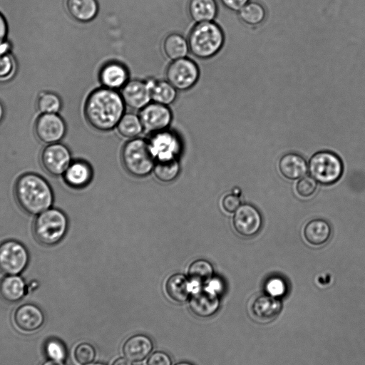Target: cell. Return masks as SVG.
<instances>
[{"label": "cell", "mask_w": 365, "mask_h": 365, "mask_svg": "<svg viewBox=\"0 0 365 365\" xmlns=\"http://www.w3.org/2000/svg\"><path fill=\"white\" fill-rule=\"evenodd\" d=\"M125 107L119 91L101 86L92 91L87 96L83 113L91 127L106 132L116 128L125 113Z\"/></svg>", "instance_id": "1"}, {"label": "cell", "mask_w": 365, "mask_h": 365, "mask_svg": "<svg viewBox=\"0 0 365 365\" xmlns=\"http://www.w3.org/2000/svg\"><path fill=\"white\" fill-rule=\"evenodd\" d=\"M15 200L26 214L36 216L53 205L54 195L51 185L34 173L21 175L14 187Z\"/></svg>", "instance_id": "2"}, {"label": "cell", "mask_w": 365, "mask_h": 365, "mask_svg": "<svg viewBox=\"0 0 365 365\" xmlns=\"http://www.w3.org/2000/svg\"><path fill=\"white\" fill-rule=\"evenodd\" d=\"M187 39L190 52L197 58L207 60L215 57L222 51L225 35L216 21H207L195 24Z\"/></svg>", "instance_id": "3"}, {"label": "cell", "mask_w": 365, "mask_h": 365, "mask_svg": "<svg viewBox=\"0 0 365 365\" xmlns=\"http://www.w3.org/2000/svg\"><path fill=\"white\" fill-rule=\"evenodd\" d=\"M68 228L66 215L58 208L51 207L37 215L32 225L34 239L47 247L58 244L65 237Z\"/></svg>", "instance_id": "4"}, {"label": "cell", "mask_w": 365, "mask_h": 365, "mask_svg": "<svg viewBox=\"0 0 365 365\" xmlns=\"http://www.w3.org/2000/svg\"><path fill=\"white\" fill-rule=\"evenodd\" d=\"M121 158L126 170L133 176L144 177L155 165V155L148 140L135 138L123 146Z\"/></svg>", "instance_id": "5"}, {"label": "cell", "mask_w": 365, "mask_h": 365, "mask_svg": "<svg viewBox=\"0 0 365 365\" xmlns=\"http://www.w3.org/2000/svg\"><path fill=\"white\" fill-rule=\"evenodd\" d=\"M309 171L316 181L329 185L340 178L343 166L340 158L335 153L322 150L316 153L311 158Z\"/></svg>", "instance_id": "6"}, {"label": "cell", "mask_w": 365, "mask_h": 365, "mask_svg": "<svg viewBox=\"0 0 365 365\" xmlns=\"http://www.w3.org/2000/svg\"><path fill=\"white\" fill-rule=\"evenodd\" d=\"M200 76L198 65L188 57L171 61L165 71V80L178 91H186L193 88Z\"/></svg>", "instance_id": "7"}, {"label": "cell", "mask_w": 365, "mask_h": 365, "mask_svg": "<svg viewBox=\"0 0 365 365\" xmlns=\"http://www.w3.org/2000/svg\"><path fill=\"white\" fill-rule=\"evenodd\" d=\"M30 260L26 246L16 240L0 243V272L5 275H19L27 267Z\"/></svg>", "instance_id": "8"}, {"label": "cell", "mask_w": 365, "mask_h": 365, "mask_svg": "<svg viewBox=\"0 0 365 365\" xmlns=\"http://www.w3.org/2000/svg\"><path fill=\"white\" fill-rule=\"evenodd\" d=\"M71 162L69 149L61 143L46 145L40 154L41 167L53 177L63 175Z\"/></svg>", "instance_id": "9"}, {"label": "cell", "mask_w": 365, "mask_h": 365, "mask_svg": "<svg viewBox=\"0 0 365 365\" xmlns=\"http://www.w3.org/2000/svg\"><path fill=\"white\" fill-rule=\"evenodd\" d=\"M143 130L155 133L168 129L173 115L169 106L151 101L139 110Z\"/></svg>", "instance_id": "10"}, {"label": "cell", "mask_w": 365, "mask_h": 365, "mask_svg": "<svg viewBox=\"0 0 365 365\" xmlns=\"http://www.w3.org/2000/svg\"><path fill=\"white\" fill-rule=\"evenodd\" d=\"M38 139L46 145L59 143L66 133V125L57 113H43L38 117L34 125Z\"/></svg>", "instance_id": "11"}, {"label": "cell", "mask_w": 365, "mask_h": 365, "mask_svg": "<svg viewBox=\"0 0 365 365\" xmlns=\"http://www.w3.org/2000/svg\"><path fill=\"white\" fill-rule=\"evenodd\" d=\"M119 92L125 106L133 110H140L152 101L149 79H130Z\"/></svg>", "instance_id": "12"}, {"label": "cell", "mask_w": 365, "mask_h": 365, "mask_svg": "<svg viewBox=\"0 0 365 365\" xmlns=\"http://www.w3.org/2000/svg\"><path fill=\"white\" fill-rule=\"evenodd\" d=\"M98 76L102 87L120 91L130 80V72L123 63L111 60L101 66Z\"/></svg>", "instance_id": "13"}, {"label": "cell", "mask_w": 365, "mask_h": 365, "mask_svg": "<svg viewBox=\"0 0 365 365\" xmlns=\"http://www.w3.org/2000/svg\"><path fill=\"white\" fill-rule=\"evenodd\" d=\"M232 223L235 230L242 236L252 237L256 235L262 226V217L252 205H240L235 211Z\"/></svg>", "instance_id": "14"}, {"label": "cell", "mask_w": 365, "mask_h": 365, "mask_svg": "<svg viewBox=\"0 0 365 365\" xmlns=\"http://www.w3.org/2000/svg\"><path fill=\"white\" fill-rule=\"evenodd\" d=\"M220 301L217 293L210 289L196 291L190 299V308L192 313L202 318L213 315L219 309Z\"/></svg>", "instance_id": "15"}, {"label": "cell", "mask_w": 365, "mask_h": 365, "mask_svg": "<svg viewBox=\"0 0 365 365\" xmlns=\"http://www.w3.org/2000/svg\"><path fill=\"white\" fill-rule=\"evenodd\" d=\"M14 322L20 330L32 332L43 325L44 315L37 306L25 304L16 309L14 314Z\"/></svg>", "instance_id": "16"}, {"label": "cell", "mask_w": 365, "mask_h": 365, "mask_svg": "<svg viewBox=\"0 0 365 365\" xmlns=\"http://www.w3.org/2000/svg\"><path fill=\"white\" fill-rule=\"evenodd\" d=\"M152 134L150 140L148 141L154 155H159V159L174 158L173 154L180 148L177 134L169 129Z\"/></svg>", "instance_id": "17"}, {"label": "cell", "mask_w": 365, "mask_h": 365, "mask_svg": "<svg viewBox=\"0 0 365 365\" xmlns=\"http://www.w3.org/2000/svg\"><path fill=\"white\" fill-rule=\"evenodd\" d=\"M187 11L190 19L197 24L215 21L220 9L217 0H189Z\"/></svg>", "instance_id": "18"}, {"label": "cell", "mask_w": 365, "mask_h": 365, "mask_svg": "<svg viewBox=\"0 0 365 365\" xmlns=\"http://www.w3.org/2000/svg\"><path fill=\"white\" fill-rule=\"evenodd\" d=\"M66 8L69 15L81 23L93 21L99 11L97 0H67Z\"/></svg>", "instance_id": "19"}, {"label": "cell", "mask_w": 365, "mask_h": 365, "mask_svg": "<svg viewBox=\"0 0 365 365\" xmlns=\"http://www.w3.org/2000/svg\"><path fill=\"white\" fill-rule=\"evenodd\" d=\"M153 342L149 337L137 334L129 338L123 344L125 356L133 361L143 360L152 351Z\"/></svg>", "instance_id": "20"}, {"label": "cell", "mask_w": 365, "mask_h": 365, "mask_svg": "<svg viewBox=\"0 0 365 365\" xmlns=\"http://www.w3.org/2000/svg\"><path fill=\"white\" fill-rule=\"evenodd\" d=\"M64 182L73 188H81L87 185L92 178L90 165L84 161L71 162L64 174Z\"/></svg>", "instance_id": "21"}, {"label": "cell", "mask_w": 365, "mask_h": 365, "mask_svg": "<svg viewBox=\"0 0 365 365\" xmlns=\"http://www.w3.org/2000/svg\"><path fill=\"white\" fill-rule=\"evenodd\" d=\"M26 285L19 275H6L0 280V297L6 302L15 303L26 294Z\"/></svg>", "instance_id": "22"}, {"label": "cell", "mask_w": 365, "mask_h": 365, "mask_svg": "<svg viewBox=\"0 0 365 365\" xmlns=\"http://www.w3.org/2000/svg\"><path fill=\"white\" fill-rule=\"evenodd\" d=\"M279 168L284 177L289 180H296L306 174L307 166L305 160L301 155L289 153L281 158Z\"/></svg>", "instance_id": "23"}, {"label": "cell", "mask_w": 365, "mask_h": 365, "mask_svg": "<svg viewBox=\"0 0 365 365\" xmlns=\"http://www.w3.org/2000/svg\"><path fill=\"white\" fill-rule=\"evenodd\" d=\"M163 51L171 61L187 57L190 52L187 39L179 33H170L163 40Z\"/></svg>", "instance_id": "24"}, {"label": "cell", "mask_w": 365, "mask_h": 365, "mask_svg": "<svg viewBox=\"0 0 365 365\" xmlns=\"http://www.w3.org/2000/svg\"><path fill=\"white\" fill-rule=\"evenodd\" d=\"M149 81L153 102L169 106L176 101L178 91L167 80L150 78Z\"/></svg>", "instance_id": "25"}, {"label": "cell", "mask_w": 365, "mask_h": 365, "mask_svg": "<svg viewBox=\"0 0 365 365\" xmlns=\"http://www.w3.org/2000/svg\"><path fill=\"white\" fill-rule=\"evenodd\" d=\"M282 309L280 301L269 295L257 297L252 304L254 314L260 319L270 320L278 315Z\"/></svg>", "instance_id": "26"}, {"label": "cell", "mask_w": 365, "mask_h": 365, "mask_svg": "<svg viewBox=\"0 0 365 365\" xmlns=\"http://www.w3.org/2000/svg\"><path fill=\"white\" fill-rule=\"evenodd\" d=\"M331 235V227L324 220L317 219L309 221L305 226L304 235L306 240L313 245L325 243Z\"/></svg>", "instance_id": "27"}, {"label": "cell", "mask_w": 365, "mask_h": 365, "mask_svg": "<svg viewBox=\"0 0 365 365\" xmlns=\"http://www.w3.org/2000/svg\"><path fill=\"white\" fill-rule=\"evenodd\" d=\"M240 19L250 26H257L262 24L267 16L264 5L258 0H251L238 12Z\"/></svg>", "instance_id": "28"}, {"label": "cell", "mask_w": 365, "mask_h": 365, "mask_svg": "<svg viewBox=\"0 0 365 365\" xmlns=\"http://www.w3.org/2000/svg\"><path fill=\"white\" fill-rule=\"evenodd\" d=\"M165 291L173 301L183 302L189 297L190 288L187 279L181 274L171 275L166 282Z\"/></svg>", "instance_id": "29"}, {"label": "cell", "mask_w": 365, "mask_h": 365, "mask_svg": "<svg viewBox=\"0 0 365 365\" xmlns=\"http://www.w3.org/2000/svg\"><path fill=\"white\" fill-rule=\"evenodd\" d=\"M115 128L123 137L130 139L137 138L143 131L140 117L134 113H125Z\"/></svg>", "instance_id": "30"}, {"label": "cell", "mask_w": 365, "mask_h": 365, "mask_svg": "<svg viewBox=\"0 0 365 365\" xmlns=\"http://www.w3.org/2000/svg\"><path fill=\"white\" fill-rule=\"evenodd\" d=\"M17 69L16 59L11 53V44L6 41L0 46V82H6L15 75Z\"/></svg>", "instance_id": "31"}, {"label": "cell", "mask_w": 365, "mask_h": 365, "mask_svg": "<svg viewBox=\"0 0 365 365\" xmlns=\"http://www.w3.org/2000/svg\"><path fill=\"white\" fill-rule=\"evenodd\" d=\"M153 170L157 179L164 182H169L178 176L180 165L175 158L158 159L155 163Z\"/></svg>", "instance_id": "32"}, {"label": "cell", "mask_w": 365, "mask_h": 365, "mask_svg": "<svg viewBox=\"0 0 365 365\" xmlns=\"http://www.w3.org/2000/svg\"><path fill=\"white\" fill-rule=\"evenodd\" d=\"M36 105L41 114L57 113L61 108L62 103L60 97L56 93L44 91L39 93Z\"/></svg>", "instance_id": "33"}, {"label": "cell", "mask_w": 365, "mask_h": 365, "mask_svg": "<svg viewBox=\"0 0 365 365\" xmlns=\"http://www.w3.org/2000/svg\"><path fill=\"white\" fill-rule=\"evenodd\" d=\"M213 274L212 264L205 259L192 262L188 268V275L191 279L199 283L209 281Z\"/></svg>", "instance_id": "34"}, {"label": "cell", "mask_w": 365, "mask_h": 365, "mask_svg": "<svg viewBox=\"0 0 365 365\" xmlns=\"http://www.w3.org/2000/svg\"><path fill=\"white\" fill-rule=\"evenodd\" d=\"M73 356L80 365H87L92 362L96 356L93 346L88 343H81L76 346Z\"/></svg>", "instance_id": "35"}, {"label": "cell", "mask_w": 365, "mask_h": 365, "mask_svg": "<svg viewBox=\"0 0 365 365\" xmlns=\"http://www.w3.org/2000/svg\"><path fill=\"white\" fill-rule=\"evenodd\" d=\"M45 351L48 358L52 360L63 361L66 357V349L63 344L57 339H51L47 341Z\"/></svg>", "instance_id": "36"}, {"label": "cell", "mask_w": 365, "mask_h": 365, "mask_svg": "<svg viewBox=\"0 0 365 365\" xmlns=\"http://www.w3.org/2000/svg\"><path fill=\"white\" fill-rule=\"evenodd\" d=\"M265 290L268 295L278 298L285 294L287 285L282 278L272 277L267 281Z\"/></svg>", "instance_id": "37"}, {"label": "cell", "mask_w": 365, "mask_h": 365, "mask_svg": "<svg viewBox=\"0 0 365 365\" xmlns=\"http://www.w3.org/2000/svg\"><path fill=\"white\" fill-rule=\"evenodd\" d=\"M317 190V181L309 176H305L300 179L296 185L297 193L303 197L312 195Z\"/></svg>", "instance_id": "38"}, {"label": "cell", "mask_w": 365, "mask_h": 365, "mask_svg": "<svg viewBox=\"0 0 365 365\" xmlns=\"http://www.w3.org/2000/svg\"><path fill=\"white\" fill-rule=\"evenodd\" d=\"M172 361L170 356L162 351H156L152 354L148 359L146 365H171Z\"/></svg>", "instance_id": "39"}, {"label": "cell", "mask_w": 365, "mask_h": 365, "mask_svg": "<svg viewBox=\"0 0 365 365\" xmlns=\"http://www.w3.org/2000/svg\"><path fill=\"white\" fill-rule=\"evenodd\" d=\"M222 205L225 211L235 212L240 206V200L237 195L230 194L223 198Z\"/></svg>", "instance_id": "40"}, {"label": "cell", "mask_w": 365, "mask_h": 365, "mask_svg": "<svg viewBox=\"0 0 365 365\" xmlns=\"http://www.w3.org/2000/svg\"><path fill=\"white\" fill-rule=\"evenodd\" d=\"M251 0H220L222 6L228 11L238 12Z\"/></svg>", "instance_id": "41"}, {"label": "cell", "mask_w": 365, "mask_h": 365, "mask_svg": "<svg viewBox=\"0 0 365 365\" xmlns=\"http://www.w3.org/2000/svg\"><path fill=\"white\" fill-rule=\"evenodd\" d=\"M8 25L4 15L0 12V46L6 41Z\"/></svg>", "instance_id": "42"}, {"label": "cell", "mask_w": 365, "mask_h": 365, "mask_svg": "<svg viewBox=\"0 0 365 365\" xmlns=\"http://www.w3.org/2000/svg\"><path fill=\"white\" fill-rule=\"evenodd\" d=\"M112 365H133V364L128 359L118 358L115 361H114V362L113 363Z\"/></svg>", "instance_id": "43"}, {"label": "cell", "mask_w": 365, "mask_h": 365, "mask_svg": "<svg viewBox=\"0 0 365 365\" xmlns=\"http://www.w3.org/2000/svg\"><path fill=\"white\" fill-rule=\"evenodd\" d=\"M42 365H64L62 361H55V360H48L45 361Z\"/></svg>", "instance_id": "44"}, {"label": "cell", "mask_w": 365, "mask_h": 365, "mask_svg": "<svg viewBox=\"0 0 365 365\" xmlns=\"http://www.w3.org/2000/svg\"><path fill=\"white\" fill-rule=\"evenodd\" d=\"M4 110L2 103L0 102V122L1 121L4 117Z\"/></svg>", "instance_id": "45"}, {"label": "cell", "mask_w": 365, "mask_h": 365, "mask_svg": "<svg viewBox=\"0 0 365 365\" xmlns=\"http://www.w3.org/2000/svg\"><path fill=\"white\" fill-rule=\"evenodd\" d=\"M176 365H192V364L189 362H180V363L177 364Z\"/></svg>", "instance_id": "46"}, {"label": "cell", "mask_w": 365, "mask_h": 365, "mask_svg": "<svg viewBox=\"0 0 365 365\" xmlns=\"http://www.w3.org/2000/svg\"><path fill=\"white\" fill-rule=\"evenodd\" d=\"M87 365H105V364H101V363H94V364H87Z\"/></svg>", "instance_id": "47"}]
</instances>
